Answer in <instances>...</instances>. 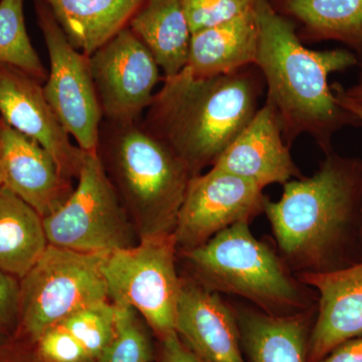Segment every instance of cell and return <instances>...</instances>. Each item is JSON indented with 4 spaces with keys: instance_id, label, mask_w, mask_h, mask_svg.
Returning <instances> with one entry per match:
<instances>
[{
    "instance_id": "cell-4",
    "label": "cell",
    "mask_w": 362,
    "mask_h": 362,
    "mask_svg": "<svg viewBox=\"0 0 362 362\" xmlns=\"http://www.w3.org/2000/svg\"><path fill=\"white\" fill-rule=\"evenodd\" d=\"M98 154L138 239L175 233L189 171L141 121H104Z\"/></svg>"
},
{
    "instance_id": "cell-30",
    "label": "cell",
    "mask_w": 362,
    "mask_h": 362,
    "mask_svg": "<svg viewBox=\"0 0 362 362\" xmlns=\"http://www.w3.org/2000/svg\"><path fill=\"white\" fill-rule=\"evenodd\" d=\"M157 362H206L185 344L176 332L158 340Z\"/></svg>"
},
{
    "instance_id": "cell-8",
    "label": "cell",
    "mask_w": 362,
    "mask_h": 362,
    "mask_svg": "<svg viewBox=\"0 0 362 362\" xmlns=\"http://www.w3.org/2000/svg\"><path fill=\"white\" fill-rule=\"evenodd\" d=\"M77 180L63 206L44 218L49 245L105 255L134 246V225L99 154L85 152Z\"/></svg>"
},
{
    "instance_id": "cell-25",
    "label": "cell",
    "mask_w": 362,
    "mask_h": 362,
    "mask_svg": "<svg viewBox=\"0 0 362 362\" xmlns=\"http://www.w3.org/2000/svg\"><path fill=\"white\" fill-rule=\"evenodd\" d=\"M59 323L82 343L90 356L98 362L113 340L116 307L110 300H105L80 309Z\"/></svg>"
},
{
    "instance_id": "cell-6",
    "label": "cell",
    "mask_w": 362,
    "mask_h": 362,
    "mask_svg": "<svg viewBox=\"0 0 362 362\" xmlns=\"http://www.w3.org/2000/svg\"><path fill=\"white\" fill-rule=\"evenodd\" d=\"M107 255L49 245L39 261L21 279L16 334L35 344L45 330L66 317L109 300L103 272Z\"/></svg>"
},
{
    "instance_id": "cell-20",
    "label": "cell",
    "mask_w": 362,
    "mask_h": 362,
    "mask_svg": "<svg viewBox=\"0 0 362 362\" xmlns=\"http://www.w3.org/2000/svg\"><path fill=\"white\" fill-rule=\"evenodd\" d=\"M71 45L94 54L129 25L145 0H42Z\"/></svg>"
},
{
    "instance_id": "cell-24",
    "label": "cell",
    "mask_w": 362,
    "mask_h": 362,
    "mask_svg": "<svg viewBox=\"0 0 362 362\" xmlns=\"http://www.w3.org/2000/svg\"><path fill=\"white\" fill-rule=\"evenodd\" d=\"M113 340L98 362H152L156 349L148 325L131 307L116 306Z\"/></svg>"
},
{
    "instance_id": "cell-27",
    "label": "cell",
    "mask_w": 362,
    "mask_h": 362,
    "mask_svg": "<svg viewBox=\"0 0 362 362\" xmlns=\"http://www.w3.org/2000/svg\"><path fill=\"white\" fill-rule=\"evenodd\" d=\"M35 347L45 362H95L82 343L61 323L45 330Z\"/></svg>"
},
{
    "instance_id": "cell-16",
    "label": "cell",
    "mask_w": 362,
    "mask_h": 362,
    "mask_svg": "<svg viewBox=\"0 0 362 362\" xmlns=\"http://www.w3.org/2000/svg\"><path fill=\"white\" fill-rule=\"evenodd\" d=\"M296 276L318 294L308 341V362H317L341 343L362 335V259L337 271Z\"/></svg>"
},
{
    "instance_id": "cell-15",
    "label": "cell",
    "mask_w": 362,
    "mask_h": 362,
    "mask_svg": "<svg viewBox=\"0 0 362 362\" xmlns=\"http://www.w3.org/2000/svg\"><path fill=\"white\" fill-rule=\"evenodd\" d=\"M290 147L277 112L266 101L211 168L252 181L263 189L275 183L284 185L303 177Z\"/></svg>"
},
{
    "instance_id": "cell-26",
    "label": "cell",
    "mask_w": 362,
    "mask_h": 362,
    "mask_svg": "<svg viewBox=\"0 0 362 362\" xmlns=\"http://www.w3.org/2000/svg\"><path fill=\"white\" fill-rule=\"evenodd\" d=\"M192 33L251 13L255 0H181Z\"/></svg>"
},
{
    "instance_id": "cell-19",
    "label": "cell",
    "mask_w": 362,
    "mask_h": 362,
    "mask_svg": "<svg viewBox=\"0 0 362 362\" xmlns=\"http://www.w3.org/2000/svg\"><path fill=\"white\" fill-rule=\"evenodd\" d=\"M303 42H337L362 66V0H270Z\"/></svg>"
},
{
    "instance_id": "cell-28",
    "label": "cell",
    "mask_w": 362,
    "mask_h": 362,
    "mask_svg": "<svg viewBox=\"0 0 362 362\" xmlns=\"http://www.w3.org/2000/svg\"><path fill=\"white\" fill-rule=\"evenodd\" d=\"M21 280L0 270V334H16L20 322Z\"/></svg>"
},
{
    "instance_id": "cell-22",
    "label": "cell",
    "mask_w": 362,
    "mask_h": 362,
    "mask_svg": "<svg viewBox=\"0 0 362 362\" xmlns=\"http://www.w3.org/2000/svg\"><path fill=\"white\" fill-rule=\"evenodd\" d=\"M49 247L44 218L8 188L0 187V270L25 277Z\"/></svg>"
},
{
    "instance_id": "cell-31",
    "label": "cell",
    "mask_w": 362,
    "mask_h": 362,
    "mask_svg": "<svg viewBox=\"0 0 362 362\" xmlns=\"http://www.w3.org/2000/svg\"><path fill=\"white\" fill-rule=\"evenodd\" d=\"M317 362H362V335L341 343Z\"/></svg>"
},
{
    "instance_id": "cell-5",
    "label": "cell",
    "mask_w": 362,
    "mask_h": 362,
    "mask_svg": "<svg viewBox=\"0 0 362 362\" xmlns=\"http://www.w3.org/2000/svg\"><path fill=\"white\" fill-rule=\"evenodd\" d=\"M189 277L214 292L244 298L273 316L315 310L318 294L298 279L277 247L252 235L250 223H235L206 244L178 252Z\"/></svg>"
},
{
    "instance_id": "cell-9",
    "label": "cell",
    "mask_w": 362,
    "mask_h": 362,
    "mask_svg": "<svg viewBox=\"0 0 362 362\" xmlns=\"http://www.w3.org/2000/svg\"><path fill=\"white\" fill-rule=\"evenodd\" d=\"M35 11L49 59L45 96L78 146L87 153H98L103 113L89 56L71 44L42 0L35 1Z\"/></svg>"
},
{
    "instance_id": "cell-2",
    "label": "cell",
    "mask_w": 362,
    "mask_h": 362,
    "mask_svg": "<svg viewBox=\"0 0 362 362\" xmlns=\"http://www.w3.org/2000/svg\"><path fill=\"white\" fill-rule=\"evenodd\" d=\"M259 26L258 66L267 87L266 101L277 112L289 146L302 134L313 138L324 154L333 151V137L361 121L343 108L328 83L331 74L359 66L347 49L312 51L298 37L294 23L270 0H255Z\"/></svg>"
},
{
    "instance_id": "cell-32",
    "label": "cell",
    "mask_w": 362,
    "mask_h": 362,
    "mask_svg": "<svg viewBox=\"0 0 362 362\" xmlns=\"http://www.w3.org/2000/svg\"><path fill=\"white\" fill-rule=\"evenodd\" d=\"M331 88H332L333 94L337 98L338 103L341 105L343 108L351 112L362 123V104L357 103L347 97L344 93V87L340 83H333Z\"/></svg>"
},
{
    "instance_id": "cell-13",
    "label": "cell",
    "mask_w": 362,
    "mask_h": 362,
    "mask_svg": "<svg viewBox=\"0 0 362 362\" xmlns=\"http://www.w3.org/2000/svg\"><path fill=\"white\" fill-rule=\"evenodd\" d=\"M175 332L206 362H247L232 303L189 276H181Z\"/></svg>"
},
{
    "instance_id": "cell-7",
    "label": "cell",
    "mask_w": 362,
    "mask_h": 362,
    "mask_svg": "<svg viewBox=\"0 0 362 362\" xmlns=\"http://www.w3.org/2000/svg\"><path fill=\"white\" fill-rule=\"evenodd\" d=\"M175 233L138 240L107 255L103 272L109 300L140 314L157 340L175 332L181 276Z\"/></svg>"
},
{
    "instance_id": "cell-29",
    "label": "cell",
    "mask_w": 362,
    "mask_h": 362,
    "mask_svg": "<svg viewBox=\"0 0 362 362\" xmlns=\"http://www.w3.org/2000/svg\"><path fill=\"white\" fill-rule=\"evenodd\" d=\"M0 362H45L33 343L20 335L0 334Z\"/></svg>"
},
{
    "instance_id": "cell-12",
    "label": "cell",
    "mask_w": 362,
    "mask_h": 362,
    "mask_svg": "<svg viewBox=\"0 0 362 362\" xmlns=\"http://www.w3.org/2000/svg\"><path fill=\"white\" fill-rule=\"evenodd\" d=\"M0 118L44 147L66 177L77 180L85 151L71 143L70 134L49 106L40 81L11 66L0 65Z\"/></svg>"
},
{
    "instance_id": "cell-10",
    "label": "cell",
    "mask_w": 362,
    "mask_h": 362,
    "mask_svg": "<svg viewBox=\"0 0 362 362\" xmlns=\"http://www.w3.org/2000/svg\"><path fill=\"white\" fill-rule=\"evenodd\" d=\"M89 58L103 120L140 121L161 78L160 68L146 45L127 26Z\"/></svg>"
},
{
    "instance_id": "cell-17",
    "label": "cell",
    "mask_w": 362,
    "mask_h": 362,
    "mask_svg": "<svg viewBox=\"0 0 362 362\" xmlns=\"http://www.w3.org/2000/svg\"><path fill=\"white\" fill-rule=\"evenodd\" d=\"M243 350L250 362H308V341L316 311L273 316L255 306L232 303Z\"/></svg>"
},
{
    "instance_id": "cell-34",
    "label": "cell",
    "mask_w": 362,
    "mask_h": 362,
    "mask_svg": "<svg viewBox=\"0 0 362 362\" xmlns=\"http://www.w3.org/2000/svg\"><path fill=\"white\" fill-rule=\"evenodd\" d=\"M4 168H2L1 162H0V187L4 185Z\"/></svg>"
},
{
    "instance_id": "cell-23",
    "label": "cell",
    "mask_w": 362,
    "mask_h": 362,
    "mask_svg": "<svg viewBox=\"0 0 362 362\" xmlns=\"http://www.w3.org/2000/svg\"><path fill=\"white\" fill-rule=\"evenodd\" d=\"M23 4L25 0H0V65L42 82L47 73L28 37Z\"/></svg>"
},
{
    "instance_id": "cell-14",
    "label": "cell",
    "mask_w": 362,
    "mask_h": 362,
    "mask_svg": "<svg viewBox=\"0 0 362 362\" xmlns=\"http://www.w3.org/2000/svg\"><path fill=\"white\" fill-rule=\"evenodd\" d=\"M0 162L4 187L47 218L73 192V180L62 173L54 157L39 143L0 118Z\"/></svg>"
},
{
    "instance_id": "cell-33",
    "label": "cell",
    "mask_w": 362,
    "mask_h": 362,
    "mask_svg": "<svg viewBox=\"0 0 362 362\" xmlns=\"http://www.w3.org/2000/svg\"><path fill=\"white\" fill-rule=\"evenodd\" d=\"M344 93L347 97L357 103L362 104V66H361V74H359L358 78L356 84L352 85L351 87L345 89Z\"/></svg>"
},
{
    "instance_id": "cell-18",
    "label": "cell",
    "mask_w": 362,
    "mask_h": 362,
    "mask_svg": "<svg viewBox=\"0 0 362 362\" xmlns=\"http://www.w3.org/2000/svg\"><path fill=\"white\" fill-rule=\"evenodd\" d=\"M259 26L256 13L192 33L185 69L194 77L209 78L256 65Z\"/></svg>"
},
{
    "instance_id": "cell-3",
    "label": "cell",
    "mask_w": 362,
    "mask_h": 362,
    "mask_svg": "<svg viewBox=\"0 0 362 362\" xmlns=\"http://www.w3.org/2000/svg\"><path fill=\"white\" fill-rule=\"evenodd\" d=\"M264 88L256 65L209 78L185 68L163 78L141 123L180 157L190 175H201L251 122Z\"/></svg>"
},
{
    "instance_id": "cell-11",
    "label": "cell",
    "mask_w": 362,
    "mask_h": 362,
    "mask_svg": "<svg viewBox=\"0 0 362 362\" xmlns=\"http://www.w3.org/2000/svg\"><path fill=\"white\" fill-rule=\"evenodd\" d=\"M263 190L252 181L214 168L192 176L175 226L178 252L202 246L235 223H251L264 213Z\"/></svg>"
},
{
    "instance_id": "cell-1",
    "label": "cell",
    "mask_w": 362,
    "mask_h": 362,
    "mask_svg": "<svg viewBox=\"0 0 362 362\" xmlns=\"http://www.w3.org/2000/svg\"><path fill=\"white\" fill-rule=\"evenodd\" d=\"M264 214L279 254L298 274L327 273L362 259V159L326 154L309 177L283 185Z\"/></svg>"
},
{
    "instance_id": "cell-21",
    "label": "cell",
    "mask_w": 362,
    "mask_h": 362,
    "mask_svg": "<svg viewBox=\"0 0 362 362\" xmlns=\"http://www.w3.org/2000/svg\"><path fill=\"white\" fill-rule=\"evenodd\" d=\"M128 28L146 45L163 78L187 66L192 30L181 0H145Z\"/></svg>"
}]
</instances>
